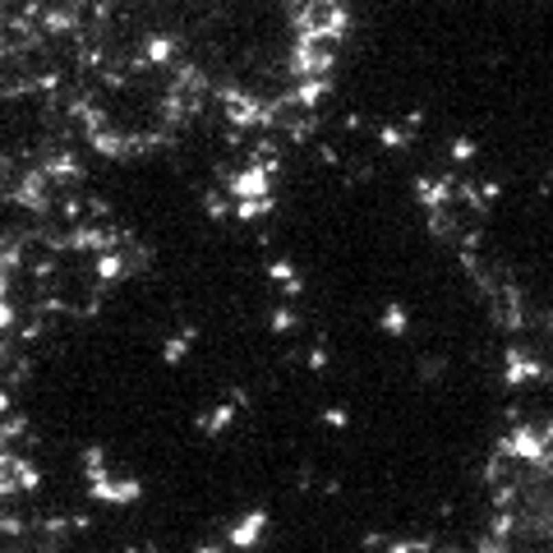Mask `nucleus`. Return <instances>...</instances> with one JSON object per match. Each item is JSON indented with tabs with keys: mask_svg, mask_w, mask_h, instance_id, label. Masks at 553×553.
I'll use <instances>...</instances> for the list:
<instances>
[{
	"mask_svg": "<svg viewBox=\"0 0 553 553\" xmlns=\"http://www.w3.org/2000/svg\"><path fill=\"white\" fill-rule=\"evenodd\" d=\"M180 355H184V337L180 341H166V360H180Z\"/></svg>",
	"mask_w": 553,
	"mask_h": 553,
	"instance_id": "obj_3",
	"label": "nucleus"
},
{
	"mask_svg": "<svg viewBox=\"0 0 553 553\" xmlns=\"http://www.w3.org/2000/svg\"><path fill=\"white\" fill-rule=\"evenodd\" d=\"M383 323L392 327V332H401V323H406V318H401V309H387V318H383Z\"/></svg>",
	"mask_w": 553,
	"mask_h": 553,
	"instance_id": "obj_2",
	"label": "nucleus"
},
{
	"mask_svg": "<svg viewBox=\"0 0 553 553\" xmlns=\"http://www.w3.org/2000/svg\"><path fill=\"white\" fill-rule=\"evenodd\" d=\"M263 521H268V517H263V512H249L245 521H240V525H235V530H230V544H235V549H249V544H254V539H259Z\"/></svg>",
	"mask_w": 553,
	"mask_h": 553,
	"instance_id": "obj_1",
	"label": "nucleus"
}]
</instances>
